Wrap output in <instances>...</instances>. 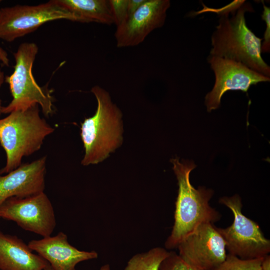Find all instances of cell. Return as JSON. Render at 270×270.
<instances>
[{
  "label": "cell",
  "instance_id": "6da1fadb",
  "mask_svg": "<svg viewBox=\"0 0 270 270\" xmlns=\"http://www.w3.org/2000/svg\"><path fill=\"white\" fill-rule=\"evenodd\" d=\"M170 161L178 181V191L174 224L164 244L168 250L177 248L179 244L200 224H214L221 217L220 214L209 204L213 191L204 187L196 189L192 185L190 174L196 167L194 162H181L178 158Z\"/></svg>",
  "mask_w": 270,
  "mask_h": 270
},
{
  "label": "cell",
  "instance_id": "7a4b0ae2",
  "mask_svg": "<svg viewBox=\"0 0 270 270\" xmlns=\"http://www.w3.org/2000/svg\"><path fill=\"white\" fill-rule=\"evenodd\" d=\"M254 10L246 1L231 16L220 17L212 35L210 55L234 60L270 78V67L261 54L262 38L247 26L245 13Z\"/></svg>",
  "mask_w": 270,
  "mask_h": 270
},
{
  "label": "cell",
  "instance_id": "3957f363",
  "mask_svg": "<svg viewBox=\"0 0 270 270\" xmlns=\"http://www.w3.org/2000/svg\"><path fill=\"white\" fill-rule=\"evenodd\" d=\"M98 103L94 114L81 124L85 149L82 164H97L108 157L122 142V113L108 92L98 86L91 89Z\"/></svg>",
  "mask_w": 270,
  "mask_h": 270
},
{
  "label": "cell",
  "instance_id": "277c9868",
  "mask_svg": "<svg viewBox=\"0 0 270 270\" xmlns=\"http://www.w3.org/2000/svg\"><path fill=\"white\" fill-rule=\"evenodd\" d=\"M54 128L40 115L39 106L10 113L0 120V144L6 156V166L0 174H8L20 166L24 156L39 150L45 138Z\"/></svg>",
  "mask_w": 270,
  "mask_h": 270
},
{
  "label": "cell",
  "instance_id": "5b68a950",
  "mask_svg": "<svg viewBox=\"0 0 270 270\" xmlns=\"http://www.w3.org/2000/svg\"><path fill=\"white\" fill-rule=\"evenodd\" d=\"M38 50L34 42H24L14 54L16 62L14 70L5 78L12 99L8 106L2 107V113L25 110L36 105L40 106L46 116L53 113V98L50 91L38 84L32 72Z\"/></svg>",
  "mask_w": 270,
  "mask_h": 270
},
{
  "label": "cell",
  "instance_id": "8992f818",
  "mask_svg": "<svg viewBox=\"0 0 270 270\" xmlns=\"http://www.w3.org/2000/svg\"><path fill=\"white\" fill-rule=\"evenodd\" d=\"M219 202L230 208L234 214L231 226L225 228L216 227L226 242L228 254L243 260L268 255L270 252V240L265 238L257 223L242 213L240 196L238 194L224 196Z\"/></svg>",
  "mask_w": 270,
  "mask_h": 270
},
{
  "label": "cell",
  "instance_id": "52a82bcc",
  "mask_svg": "<svg viewBox=\"0 0 270 270\" xmlns=\"http://www.w3.org/2000/svg\"><path fill=\"white\" fill-rule=\"evenodd\" d=\"M74 21L71 14L55 0L36 6L16 5L0 9V38L12 42L57 20Z\"/></svg>",
  "mask_w": 270,
  "mask_h": 270
},
{
  "label": "cell",
  "instance_id": "ba28073f",
  "mask_svg": "<svg viewBox=\"0 0 270 270\" xmlns=\"http://www.w3.org/2000/svg\"><path fill=\"white\" fill-rule=\"evenodd\" d=\"M0 218L13 221L24 230L42 237L50 236L56 226L54 208L44 192L7 199L0 207Z\"/></svg>",
  "mask_w": 270,
  "mask_h": 270
},
{
  "label": "cell",
  "instance_id": "9c48e42d",
  "mask_svg": "<svg viewBox=\"0 0 270 270\" xmlns=\"http://www.w3.org/2000/svg\"><path fill=\"white\" fill-rule=\"evenodd\" d=\"M178 255L196 270H214L226 257V242L212 223L199 226L178 245Z\"/></svg>",
  "mask_w": 270,
  "mask_h": 270
},
{
  "label": "cell",
  "instance_id": "30bf717a",
  "mask_svg": "<svg viewBox=\"0 0 270 270\" xmlns=\"http://www.w3.org/2000/svg\"><path fill=\"white\" fill-rule=\"evenodd\" d=\"M208 62L215 76L214 87L205 97L209 112L220 106L221 98L226 92H247L251 86L270 80V78L232 60L209 55Z\"/></svg>",
  "mask_w": 270,
  "mask_h": 270
},
{
  "label": "cell",
  "instance_id": "8fae6325",
  "mask_svg": "<svg viewBox=\"0 0 270 270\" xmlns=\"http://www.w3.org/2000/svg\"><path fill=\"white\" fill-rule=\"evenodd\" d=\"M170 6L169 0H146L116 26L114 32L116 46H134L142 43L154 30L164 25Z\"/></svg>",
  "mask_w": 270,
  "mask_h": 270
},
{
  "label": "cell",
  "instance_id": "7c38bea8",
  "mask_svg": "<svg viewBox=\"0 0 270 270\" xmlns=\"http://www.w3.org/2000/svg\"><path fill=\"white\" fill-rule=\"evenodd\" d=\"M46 164V156H44L21 164L6 175L0 174V207L10 198H26L43 192Z\"/></svg>",
  "mask_w": 270,
  "mask_h": 270
},
{
  "label": "cell",
  "instance_id": "4fadbf2b",
  "mask_svg": "<svg viewBox=\"0 0 270 270\" xmlns=\"http://www.w3.org/2000/svg\"><path fill=\"white\" fill-rule=\"evenodd\" d=\"M28 246L46 260L53 270H76L79 262L98 257L96 251L80 250L72 246L66 234L62 232L53 236L32 240Z\"/></svg>",
  "mask_w": 270,
  "mask_h": 270
},
{
  "label": "cell",
  "instance_id": "5bb4252c",
  "mask_svg": "<svg viewBox=\"0 0 270 270\" xmlns=\"http://www.w3.org/2000/svg\"><path fill=\"white\" fill-rule=\"evenodd\" d=\"M48 264L22 240L0 231V270H44Z\"/></svg>",
  "mask_w": 270,
  "mask_h": 270
},
{
  "label": "cell",
  "instance_id": "9a60e30c",
  "mask_svg": "<svg viewBox=\"0 0 270 270\" xmlns=\"http://www.w3.org/2000/svg\"><path fill=\"white\" fill-rule=\"evenodd\" d=\"M73 16L74 22L114 24L108 0H55Z\"/></svg>",
  "mask_w": 270,
  "mask_h": 270
},
{
  "label": "cell",
  "instance_id": "2e32d148",
  "mask_svg": "<svg viewBox=\"0 0 270 270\" xmlns=\"http://www.w3.org/2000/svg\"><path fill=\"white\" fill-rule=\"evenodd\" d=\"M169 252L164 248L156 247L136 254L128 260L124 270H158Z\"/></svg>",
  "mask_w": 270,
  "mask_h": 270
},
{
  "label": "cell",
  "instance_id": "e0dca14e",
  "mask_svg": "<svg viewBox=\"0 0 270 270\" xmlns=\"http://www.w3.org/2000/svg\"><path fill=\"white\" fill-rule=\"evenodd\" d=\"M263 258L243 260L228 254L225 260L214 270H262Z\"/></svg>",
  "mask_w": 270,
  "mask_h": 270
},
{
  "label": "cell",
  "instance_id": "ac0fdd59",
  "mask_svg": "<svg viewBox=\"0 0 270 270\" xmlns=\"http://www.w3.org/2000/svg\"><path fill=\"white\" fill-rule=\"evenodd\" d=\"M158 270H196L188 264L174 251L170 252L168 255L161 262Z\"/></svg>",
  "mask_w": 270,
  "mask_h": 270
},
{
  "label": "cell",
  "instance_id": "d6986e66",
  "mask_svg": "<svg viewBox=\"0 0 270 270\" xmlns=\"http://www.w3.org/2000/svg\"><path fill=\"white\" fill-rule=\"evenodd\" d=\"M114 20L116 26L123 23L128 17V0H108Z\"/></svg>",
  "mask_w": 270,
  "mask_h": 270
},
{
  "label": "cell",
  "instance_id": "ffe728a7",
  "mask_svg": "<svg viewBox=\"0 0 270 270\" xmlns=\"http://www.w3.org/2000/svg\"><path fill=\"white\" fill-rule=\"evenodd\" d=\"M245 2L246 0H236L219 8H208L202 3L203 8L200 10L194 12L193 14L196 16L206 12H213L216 13L219 17L226 16L235 14Z\"/></svg>",
  "mask_w": 270,
  "mask_h": 270
},
{
  "label": "cell",
  "instance_id": "44dd1931",
  "mask_svg": "<svg viewBox=\"0 0 270 270\" xmlns=\"http://www.w3.org/2000/svg\"><path fill=\"white\" fill-rule=\"evenodd\" d=\"M263 6V12L262 18L266 22V30L264 33V42H262L261 52H269L270 51V8L265 5L264 1L262 0Z\"/></svg>",
  "mask_w": 270,
  "mask_h": 270
},
{
  "label": "cell",
  "instance_id": "7402d4cb",
  "mask_svg": "<svg viewBox=\"0 0 270 270\" xmlns=\"http://www.w3.org/2000/svg\"><path fill=\"white\" fill-rule=\"evenodd\" d=\"M146 1V0H128V16L135 12Z\"/></svg>",
  "mask_w": 270,
  "mask_h": 270
},
{
  "label": "cell",
  "instance_id": "603a6c76",
  "mask_svg": "<svg viewBox=\"0 0 270 270\" xmlns=\"http://www.w3.org/2000/svg\"><path fill=\"white\" fill-rule=\"evenodd\" d=\"M10 60L6 51L0 46V64L8 66Z\"/></svg>",
  "mask_w": 270,
  "mask_h": 270
},
{
  "label": "cell",
  "instance_id": "cb8c5ba5",
  "mask_svg": "<svg viewBox=\"0 0 270 270\" xmlns=\"http://www.w3.org/2000/svg\"><path fill=\"white\" fill-rule=\"evenodd\" d=\"M262 270H270V256L268 254L263 258L262 263Z\"/></svg>",
  "mask_w": 270,
  "mask_h": 270
},
{
  "label": "cell",
  "instance_id": "d4e9b609",
  "mask_svg": "<svg viewBox=\"0 0 270 270\" xmlns=\"http://www.w3.org/2000/svg\"><path fill=\"white\" fill-rule=\"evenodd\" d=\"M4 72H3L2 71V70H1V69L0 68V87L2 86V83H3L4 81ZM2 106L1 105V100L0 99V114L2 113Z\"/></svg>",
  "mask_w": 270,
  "mask_h": 270
},
{
  "label": "cell",
  "instance_id": "484cf974",
  "mask_svg": "<svg viewBox=\"0 0 270 270\" xmlns=\"http://www.w3.org/2000/svg\"><path fill=\"white\" fill-rule=\"evenodd\" d=\"M98 270H110V267L109 264L103 265Z\"/></svg>",
  "mask_w": 270,
  "mask_h": 270
},
{
  "label": "cell",
  "instance_id": "4316f807",
  "mask_svg": "<svg viewBox=\"0 0 270 270\" xmlns=\"http://www.w3.org/2000/svg\"><path fill=\"white\" fill-rule=\"evenodd\" d=\"M44 270H53L50 264H48V265L46 266Z\"/></svg>",
  "mask_w": 270,
  "mask_h": 270
},
{
  "label": "cell",
  "instance_id": "83f0119b",
  "mask_svg": "<svg viewBox=\"0 0 270 270\" xmlns=\"http://www.w3.org/2000/svg\"><path fill=\"white\" fill-rule=\"evenodd\" d=\"M1 2H2V1L0 0V3Z\"/></svg>",
  "mask_w": 270,
  "mask_h": 270
}]
</instances>
